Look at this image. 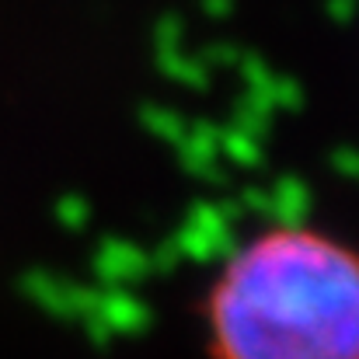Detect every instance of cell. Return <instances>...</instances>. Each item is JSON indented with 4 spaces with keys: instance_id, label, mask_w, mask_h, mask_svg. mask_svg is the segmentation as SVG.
Wrapping results in <instances>:
<instances>
[{
    "instance_id": "1",
    "label": "cell",
    "mask_w": 359,
    "mask_h": 359,
    "mask_svg": "<svg viewBox=\"0 0 359 359\" xmlns=\"http://www.w3.org/2000/svg\"><path fill=\"white\" fill-rule=\"evenodd\" d=\"M203 314L213 359H359V251L272 227L224 262Z\"/></svg>"
}]
</instances>
